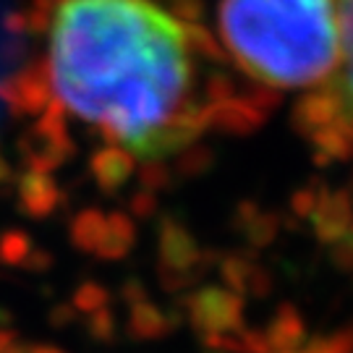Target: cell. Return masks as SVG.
Listing matches in <instances>:
<instances>
[{"label":"cell","mask_w":353,"mask_h":353,"mask_svg":"<svg viewBox=\"0 0 353 353\" xmlns=\"http://www.w3.org/2000/svg\"><path fill=\"white\" fill-rule=\"evenodd\" d=\"M212 63L204 34L157 0H55L45 24L55 100L137 163L168 160L207 131Z\"/></svg>","instance_id":"1"},{"label":"cell","mask_w":353,"mask_h":353,"mask_svg":"<svg viewBox=\"0 0 353 353\" xmlns=\"http://www.w3.org/2000/svg\"><path fill=\"white\" fill-rule=\"evenodd\" d=\"M217 34L252 81L309 94L338 61L335 0H220Z\"/></svg>","instance_id":"2"},{"label":"cell","mask_w":353,"mask_h":353,"mask_svg":"<svg viewBox=\"0 0 353 353\" xmlns=\"http://www.w3.org/2000/svg\"><path fill=\"white\" fill-rule=\"evenodd\" d=\"M338 3L341 45L330 76L303 97L301 123L319 150L353 160V0Z\"/></svg>","instance_id":"3"},{"label":"cell","mask_w":353,"mask_h":353,"mask_svg":"<svg viewBox=\"0 0 353 353\" xmlns=\"http://www.w3.org/2000/svg\"><path fill=\"white\" fill-rule=\"evenodd\" d=\"M278 353H353V338L351 335H314Z\"/></svg>","instance_id":"4"},{"label":"cell","mask_w":353,"mask_h":353,"mask_svg":"<svg viewBox=\"0 0 353 353\" xmlns=\"http://www.w3.org/2000/svg\"><path fill=\"white\" fill-rule=\"evenodd\" d=\"M0 353H21V351H19V345L13 343L11 335H3V332H0Z\"/></svg>","instance_id":"5"}]
</instances>
